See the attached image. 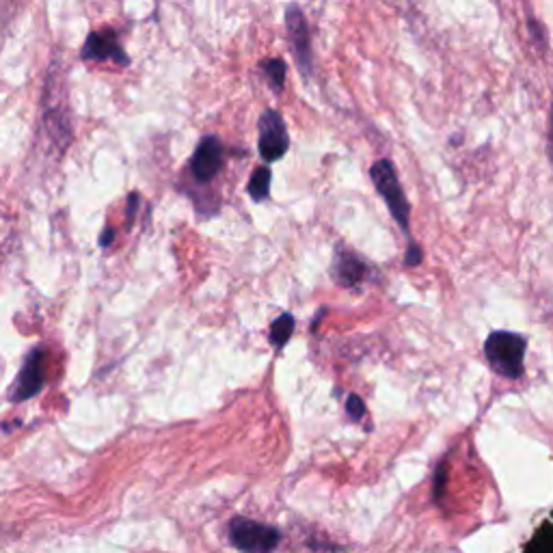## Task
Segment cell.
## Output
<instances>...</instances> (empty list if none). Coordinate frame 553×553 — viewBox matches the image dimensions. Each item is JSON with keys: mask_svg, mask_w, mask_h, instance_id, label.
Returning <instances> with one entry per match:
<instances>
[{"mask_svg": "<svg viewBox=\"0 0 553 553\" xmlns=\"http://www.w3.org/2000/svg\"><path fill=\"white\" fill-rule=\"evenodd\" d=\"M528 340L512 331H493L484 342V355L495 374L508 381H519L523 376V361Z\"/></svg>", "mask_w": 553, "mask_h": 553, "instance_id": "1", "label": "cell"}, {"mask_svg": "<svg viewBox=\"0 0 553 553\" xmlns=\"http://www.w3.org/2000/svg\"><path fill=\"white\" fill-rule=\"evenodd\" d=\"M370 178L376 186V191L385 199V204L391 212V217L400 225L404 234H409V225H411V204L407 195L402 191V184L398 180L396 167L391 160L381 158L376 160L370 169Z\"/></svg>", "mask_w": 553, "mask_h": 553, "instance_id": "2", "label": "cell"}, {"mask_svg": "<svg viewBox=\"0 0 553 553\" xmlns=\"http://www.w3.org/2000/svg\"><path fill=\"white\" fill-rule=\"evenodd\" d=\"M229 541L245 553H273L281 541V534L271 525L236 517L229 523Z\"/></svg>", "mask_w": 553, "mask_h": 553, "instance_id": "3", "label": "cell"}, {"mask_svg": "<svg viewBox=\"0 0 553 553\" xmlns=\"http://www.w3.org/2000/svg\"><path fill=\"white\" fill-rule=\"evenodd\" d=\"M260 156L266 160V163H277L281 156H286L290 139H288V128L283 117L268 109L260 117Z\"/></svg>", "mask_w": 553, "mask_h": 553, "instance_id": "4", "label": "cell"}, {"mask_svg": "<svg viewBox=\"0 0 553 553\" xmlns=\"http://www.w3.org/2000/svg\"><path fill=\"white\" fill-rule=\"evenodd\" d=\"M286 29L292 46V55L299 63L303 74L314 72V55H312V37H309V26L305 13L299 5H290L286 9Z\"/></svg>", "mask_w": 553, "mask_h": 553, "instance_id": "5", "label": "cell"}, {"mask_svg": "<svg viewBox=\"0 0 553 553\" xmlns=\"http://www.w3.org/2000/svg\"><path fill=\"white\" fill-rule=\"evenodd\" d=\"M44 357L46 355L42 348H33L31 353L26 355L18 379L7 394L11 402H24L42 391V387H44Z\"/></svg>", "mask_w": 553, "mask_h": 553, "instance_id": "6", "label": "cell"}, {"mask_svg": "<svg viewBox=\"0 0 553 553\" xmlns=\"http://www.w3.org/2000/svg\"><path fill=\"white\" fill-rule=\"evenodd\" d=\"M223 167V145L217 137H204L191 158V173L201 184H208L217 178Z\"/></svg>", "mask_w": 553, "mask_h": 553, "instance_id": "7", "label": "cell"}, {"mask_svg": "<svg viewBox=\"0 0 553 553\" xmlns=\"http://www.w3.org/2000/svg\"><path fill=\"white\" fill-rule=\"evenodd\" d=\"M368 264L363 262L355 251H350L346 247H335V258L331 266V275L335 279L337 286L342 288H355L357 283L368 277Z\"/></svg>", "mask_w": 553, "mask_h": 553, "instance_id": "8", "label": "cell"}, {"mask_svg": "<svg viewBox=\"0 0 553 553\" xmlns=\"http://www.w3.org/2000/svg\"><path fill=\"white\" fill-rule=\"evenodd\" d=\"M83 57L85 61H106V59H115L119 65H128L130 59L124 55L121 50L117 35L106 31V33H91L87 37V42L83 46Z\"/></svg>", "mask_w": 553, "mask_h": 553, "instance_id": "9", "label": "cell"}, {"mask_svg": "<svg viewBox=\"0 0 553 553\" xmlns=\"http://www.w3.org/2000/svg\"><path fill=\"white\" fill-rule=\"evenodd\" d=\"M247 193L251 195L253 201H264L271 193V169L260 167L255 169V173L251 175V180L247 184Z\"/></svg>", "mask_w": 553, "mask_h": 553, "instance_id": "10", "label": "cell"}, {"mask_svg": "<svg viewBox=\"0 0 553 553\" xmlns=\"http://www.w3.org/2000/svg\"><path fill=\"white\" fill-rule=\"evenodd\" d=\"M294 316L292 314H281L275 322H273V329H271V342L275 348H281L286 346L288 340L294 333Z\"/></svg>", "mask_w": 553, "mask_h": 553, "instance_id": "11", "label": "cell"}, {"mask_svg": "<svg viewBox=\"0 0 553 553\" xmlns=\"http://www.w3.org/2000/svg\"><path fill=\"white\" fill-rule=\"evenodd\" d=\"M523 553H553V528L549 523H545L543 528L532 536V541Z\"/></svg>", "mask_w": 553, "mask_h": 553, "instance_id": "12", "label": "cell"}, {"mask_svg": "<svg viewBox=\"0 0 553 553\" xmlns=\"http://www.w3.org/2000/svg\"><path fill=\"white\" fill-rule=\"evenodd\" d=\"M262 70L266 78L271 80L273 91L279 93L283 87V80H286V63L281 59H268V61H262Z\"/></svg>", "mask_w": 553, "mask_h": 553, "instance_id": "13", "label": "cell"}, {"mask_svg": "<svg viewBox=\"0 0 553 553\" xmlns=\"http://www.w3.org/2000/svg\"><path fill=\"white\" fill-rule=\"evenodd\" d=\"M346 413L350 415V420H363V415H366V404H363V400L359 396H348L346 400Z\"/></svg>", "mask_w": 553, "mask_h": 553, "instance_id": "14", "label": "cell"}, {"mask_svg": "<svg viewBox=\"0 0 553 553\" xmlns=\"http://www.w3.org/2000/svg\"><path fill=\"white\" fill-rule=\"evenodd\" d=\"M422 249L420 245H417V242H411L409 249H407V258H404V264L407 266H417V264H422Z\"/></svg>", "mask_w": 553, "mask_h": 553, "instance_id": "15", "label": "cell"}, {"mask_svg": "<svg viewBox=\"0 0 553 553\" xmlns=\"http://www.w3.org/2000/svg\"><path fill=\"white\" fill-rule=\"evenodd\" d=\"M139 201H141V197H139L137 193H132V195L128 197V225L134 223V217H137V206H139Z\"/></svg>", "mask_w": 553, "mask_h": 553, "instance_id": "16", "label": "cell"}, {"mask_svg": "<svg viewBox=\"0 0 553 553\" xmlns=\"http://www.w3.org/2000/svg\"><path fill=\"white\" fill-rule=\"evenodd\" d=\"M443 487H445V469H443V465H439L437 476H435V497L437 499L443 495Z\"/></svg>", "mask_w": 553, "mask_h": 553, "instance_id": "17", "label": "cell"}, {"mask_svg": "<svg viewBox=\"0 0 553 553\" xmlns=\"http://www.w3.org/2000/svg\"><path fill=\"white\" fill-rule=\"evenodd\" d=\"M547 152H549V160L553 165V104H551V115H549V134H547Z\"/></svg>", "mask_w": 553, "mask_h": 553, "instance_id": "18", "label": "cell"}, {"mask_svg": "<svg viewBox=\"0 0 553 553\" xmlns=\"http://www.w3.org/2000/svg\"><path fill=\"white\" fill-rule=\"evenodd\" d=\"M530 31H532V37H534V42L538 44H543L545 42V37H543V29H541V24L530 20Z\"/></svg>", "mask_w": 553, "mask_h": 553, "instance_id": "19", "label": "cell"}, {"mask_svg": "<svg viewBox=\"0 0 553 553\" xmlns=\"http://www.w3.org/2000/svg\"><path fill=\"white\" fill-rule=\"evenodd\" d=\"M113 238H115V229H113V227H106L104 232H102V236H100V245H102L104 249H106V247H111Z\"/></svg>", "mask_w": 553, "mask_h": 553, "instance_id": "20", "label": "cell"}]
</instances>
